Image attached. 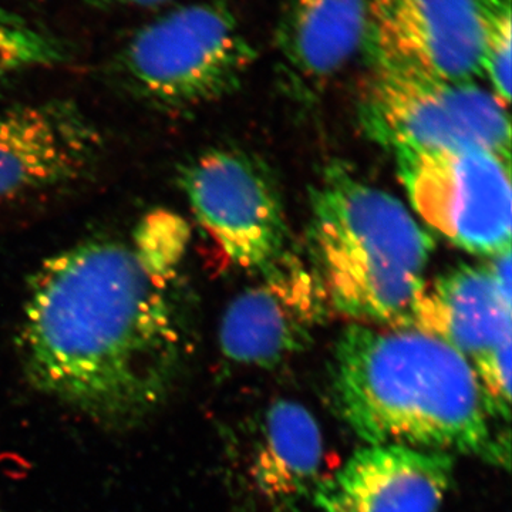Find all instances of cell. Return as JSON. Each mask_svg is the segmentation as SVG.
<instances>
[{
  "label": "cell",
  "mask_w": 512,
  "mask_h": 512,
  "mask_svg": "<svg viewBox=\"0 0 512 512\" xmlns=\"http://www.w3.org/2000/svg\"><path fill=\"white\" fill-rule=\"evenodd\" d=\"M92 5L100 8H116V6H128V8H154L165 5L170 0H87Z\"/></svg>",
  "instance_id": "19"
},
{
  "label": "cell",
  "mask_w": 512,
  "mask_h": 512,
  "mask_svg": "<svg viewBox=\"0 0 512 512\" xmlns=\"http://www.w3.org/2000/svg\"><path fill=\"white\" fill-rule=\"evenodd\" d=\"M372 63L410 67L448 82H474L481 40L471 0H367Z\"/></svg>",
  "instance_id": "9"
},
{
  "label": "cell",
  "mask_w": 512,
  "mask_h": 512,
  "mask_svg": "<svg viewBox=\"0 0 512 512\" xmlns=\"http://www.w3.org/2000/svg\"><path fill=\"white\" fill-rule=\"evenodd\" d=\"M167 285L131 245L92 239L46 259L28 289L19 355L33 387L113 429L160 409L185 356Z\"/></svg>",
  "instance_id": "1"
},
{
  "label": "cell",
  "mask_w": 512,
  "mask_h": 512,
  "mask_svg": "<svg viewBox=\"0 0 512 512\" xmlns=\"http://www.w3.org/2000/svg\"><path fill=\"white\" fill-rule=\"evenodd\" d=\"M101 147L99 130L69 101L0 110V202L82 177Z\"/></svg>",
  "instance_id": "10"
},
{
  "label": "cell",
  "mask_w": 512,
  "mask_h": 512,
  "mask_svg": "<svg viewBox=\"0 0 512 512\" xmlns=\"http://www.w3.org/2000/svg\"><path fill=\"white\" fill-rule=\"evenodd\" d=\"M255 57L228 3L201 0L138 30L117 55L116 69L140 99L185 110L235 92Z\"/></svg>",
  "instance_id": "4"
},
{
  "label": "cell",
  "mask_w": 512,
  "mask_h": 512,
  "mask_svg": "<svg viewBox=\"0 0 512 512\" xmlns=\"http://www.w3.org/2000/svg\"><path fill=\"white\" fill-rule=\"evenodd\" d=\"M372 64L362 119L383 146L393 151L480 148L511 160L507 104L493 92L400 64Z\"/></svg>",
  "instance_id": "5"
},
{
  "label": "cell",
  "mask_w": 512,
  "mask_h": 512,
  "mask_svg": "<svg viewBox=\"0 0 512 512\" xmlns=\"http://www.w3.org/2000/svg\"><path fill=\"white\" fill-rule=\"evenodd\" d=\"M312 269L329 305L350 318L409 328L424 285L430 235L402 202L342 165L312 191Z\"/></svg>",
  "instance_id": "3"
},
{
  "label": "cell",
  "mask_w": 512,
  "mask_h": 512,
  "mask_svg": "<svg viewBox=\"0 0 512 512\" xmlns=\"http://www.w3.org/2000/svg\"><path fill=\"white\" fill-rule=\"evenodd\" d=\"M330 386L340 419L369 446L508 458L473 365L420 330L350 326L336 345Z\"/></svg>",
  "instance_id": "2"
},
{
  "label": "cell",
  "mask_w": 512,
  "mask_h": 512,
  "mask_svg": "<svg viewBox=\"0 0 512 512\" xmlns=\"http://www.w3.org/2000/svg\"><path fill=\"white\" fill-rule=\"evenodd\" d=\"M487 269L490 271L491 276H493L498 289H500L505 298L511 301V248L494 255L490 264L487 265Z\"/></svg>",
  "instance_id": "18"
},
{
  "label": "cell",
  "mask_w": 512,
  "mask_h": 512,
  "mask_svg": "<svg viewBox=\"0 0 512 512\" xmlns=\"http://www.w3.org/2000/svg\"><path fill=\"white\" fill-rule=\"evenodd\" d=\"M190 238L187 222L178 215H150L138 228L133 249L144 268L161 284L168 285L180 264Z\"/></svg>",
  "instance_id": "17"
},
{
  "label": "cell",
  "mask_w": 512,
  "mask_h": 512,
  "mask_svg": "<svg viewBox=\"0 0 512 512\" xmlns=\"http://www.w3.org/2000/svg\"><path fill=\"white\" fill-rule=\"evenodd\" d=\"M409 328L443 340L476 373L511 350V301L487 266L461 265L424 285Z\"/></svg>",
  "instance_id": "12"
},
{
  "label": "cell",
  "mask_w": 512,
  "mask_h": 512,
  "mask_svg": "<svg viewBox=\"0 0 512 512\" xmlns=\"http://www.w3.org/2000/svg\"><path fill=\"white\" fill-rule=\"evenodd\" d=\"M481 40V73L504 104L511 99L512 0H471Z\"/></svg>",
  "instance_id": "15"
},
{
  "label": "cell",
  "mask_w": 512,
  "mask_h": 512,
  "mask_svg": "<svg viewBox=\"0 0 512 512\" xmlns=\"http://www.w3.org/2000/svg\"><path fill=\"white\" fill-rule=\"evenodd\" d=\"M261 274L229 303L220 348L235 365L271 369L308 348L330 305L313 269L289 252Z\"/></svg>",
  "instance_id": "8"
},
{
  "label": "cell",
  "mask_w": 512,
  "mask_h": 512,
  "mask_svg": "<svg viewBox=\"0 0 512 512\" xmlns=\"http://www.w3.org/2000/svg\"><path fill=\"white\" fill-rule=\"evenodd\" d=\"M322 433L302 404L278 400L256 429L249 474L255 490L274 510H293L318 490Z\"/></svg>",
  "instance_id": "14"
},
{
  "label": "cell",
  "mask_w": 512,
  "mask_h": 512,
  "mask_svg": "<svg viewBox=\"0 0 512 512\" xmlns=\"http://www.w3.org/2000/svg\"><path fill=\"white\" fill-rule=\"evenodd\" d=\"M66 57L55 36L0 12V80L22 70L62 63Z\"/></svg>",
  "instance_id": "16"
},
{
  "label": "cell",
  "mask_w": 512,
  "mask_h": 512,
  "mask_svg": "<svg viewBox=\"0 0 512 512\" xmlns=\"http://www.w3.org/2000/svg\"><path fill=\"white\" fill-rule=\"evenodd\" d=\"M367 37V0H286L275 49L286 82L311 93L348 66Z\"/></svg>",
  "instance_id": "13"
},
{
  "label": "cell",
  "mask_w": 512,
  "mask_h": 512,
  "mask_svg": "<svg viewBox=\"0 0 512 512\" xmlns=\"http://www.w3.org/2000/svg\"><path fill=\"white\" fill-rule=\"evenodd\" d=\"M394 154L414 210L430 227L471 254L511 248L508 158L480 148Z\"/></svg>",
  "instance_id": "6"
},
{
  "label": "cell",
  "mask_w": 512,
  "mask_h": 512,
  "mask_svg": "<svg viewBox=\"0 0 512 512\" xmlns=\"http://www.w3.org/2000/svg\"><path fill=\"white\" fill-rule=\"evenodd\" d=\"M178 183L195 218L232 265L262 272L286 254L284 201L264 161L217 148L185 164Z\"/></svg>",
  "instance_id": "7"
},
{
  "label": "cell",
  "mask_w": 512,
  "mask_h": 512,
  "mask_svg": "<svg viewBox=\"0 0 512 512\" xmlns=\"http://www.w3.org/2000/svg\"><path fill=\"white\" fill-rule=\"evenodd\" d=\"M453 480L448 454L367 446L319 484V512H439Z\"/></svg>",
  "instance_id": "11"
}]
</instances>
